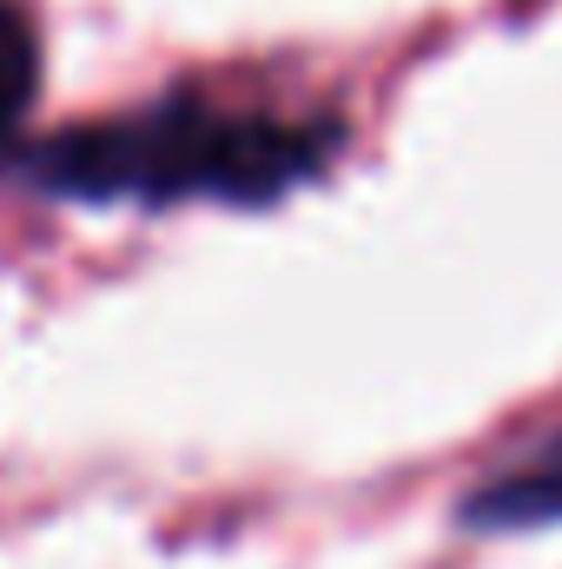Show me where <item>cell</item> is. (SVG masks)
<instances>
[{"label":"cell","mask_w":562,"mask_h":569,"mask_svg":"<svg viewBox=\"0 0 562 569\" xmlns=\"http://www.w3.org/2000/svg\"><path fill=\"white\" fill-rule=\"evenodd\" d=\"M338 152V127H298L272 113H232L212 100H165L133 120H93L40 146H7L0 172L53 192V199H133V206H179V199H225L265 206L311 179Z\"/></svg>","instance_id":"1"},{"label":"cell","mask_w":562,"mask_h":569,"mask_svg":"<svg viewBox=\"0 0 562 569\" xmlns=\"http://www.w3.org/2000/svg\"><path fill=\"white\" fill-rule=\"evenodd\" d=\"M470 530H536L562 523V437H543L530 457H516L510 470L483 477L463 503Z\"/></svg>","instance_id":"2"},{"label":"cell","mask_w":562,"mask_h":569,"mask_svg":"<svg viewBox=\"0 0 562 569\" xmlns=\"http://www.w3.org/2000/svg\"><path fill=\"white\" fill-rule=\"evenodd\" d=\"M33 93H40V33L13 0H0V152L13 146V127L27 120Z\"/></svg>","instance_id":"3"}]
</instances>
